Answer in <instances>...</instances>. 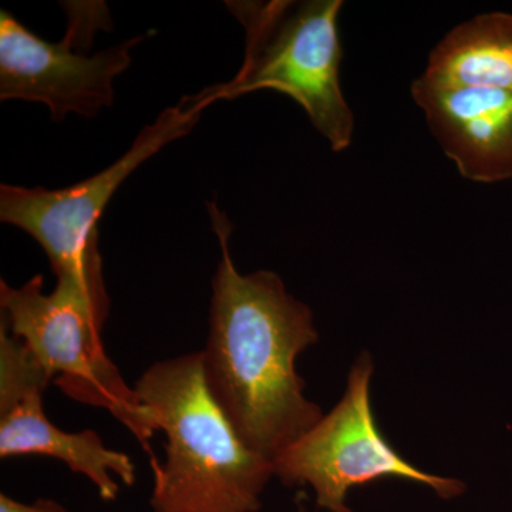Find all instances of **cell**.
Segmentation results:
<instances>
[{
	"label": "cell",
	"instance_id": "2",
	"mask_svg": "<svg viewBox=\"0 0 512 512\" xmlns=\"http://www.w3.org/2000/svg\"><path fill=\"white\" fill-rule=\"evenodd\" d=\"M165 436L153 512H258L274 461L239 439L205 384L200 352L153 363L134 384Z\"/></svg>",
	"mask_w": 512,
	"mask_h": 512
},
{
	"label": "cell",
	"instance_id": "8",
	"mask_svg": "<svg viewBox=\"0 0 512 512\" xmlns=\"http://www.w3.org/2000/svg\"><path fill=\"white\" fill-rule=\"evenodd\" d=\"M49 384L26 346L0 323V457L56 458L87 478L101 500H117L120 484H136V464L107 447L97 431L70 433L52 423L43 407Z\"/></svg>",
	"mask_w": 512,
	"mask_h": 512
},
{
	"label": "cell",
	"instance_id": "4",
	"mask_svg": "<svg viewBox=\"0 0 512 512\" xmlns=\"http://www.w3.org/2000/svg\"><path fill=\"white\" fill-rule=\"evenodd\" d=\"M245 30L244 62L215 100L275 90L295 100L335 153L350 147L355 119L340 86V0L225 2Z\"/></svg>",
	"mask_w": 512,
	"mask_h": 512
},
{
	"label": "cell",
	"instance_id": "6",
	"mask_svg": "<svg viewBox=\"0 0 512 512\" xmlns=\"http://www.w3.org/2000/svg\"><path fill=\"white\" fill-rule=\"evenodd\" d=\"M373 370L369 353L357 357L339 402L275 458V477L286 487L311 488L316 505L326 512H353L350 491L380 478L413 481L443 500L463 495V481L426 473L390 446L373 413Z\"/></svg>",
	"mask_w": 512,
	"mask_h": 512
},
{
	"label": "cell",
	"instance_id": "10",
	"mask_svg": "<svg viewBox=\"0 0 512 512\" xmlns=\"http://www.w3.org/2000/svg\"><path fill=\"white\" fill-rule=\"evenodd\" d=\"M420 77L439 86L512 90V15L485 13L451 30Z\"/></svg>",
	"mask_w": 512,
	"mask_h": 512
},
{
	"label": "cell",
	"instance_id": "1",
	"mask_svg": "<svg viewBox=\"0 0 512 512\" xmlns=\"http://www.w3.org/2000/svg\"><path fill=\"white\" fill-rule=\"evenodd\" d=\"M208 210L221 259L200 350L205 384L245 446L274 461L323 416L296 369L298 357L318 343V329L281 276L238 271L229 251L231 221L215 202Z\"/></svg>",
	"mask_w": 512,
	"mask_h": 512
},
{
	"label": "cell",
	"instance_id": "12",
	"mask_svg": "<svg viewBox=\"0 0 512 512\" xmlns=\"http://www.w3.org/2000/svg\"><path fill=\"white\" fill-rule=\"evenodd\" d=\"M298 512H308V511H306V507H305V505H303V503H299Z\"/></svg>",
	"mask_w": 512,
	"mask_h": 512
},
{
	"label": "cell",
	"instance_id": "9",
	"mask_svg": "<svg viewBox=\"0 0 512 512\" xmlns=\"http://www.w3.org/2000/svg\"><path fill=\"white\" fill-rule=\"evenodd\" d=\"M412 96L464 178L483 184L512 180V90L439 86L419 77Z\"/></svg>",
	"mask_w": 512,
	"mask_h": 512
},
{
	"label": "cell",
	"instance_id": "3",
	"mask_svg": "<svg viewBox=\"0 0 512 512\" xmlns=\"http://www.w3.org/2000/svg\"><path fill=\"white\" fill-rule=\"evenodd\" d=\"M35 275L20 288L0 282L2 323L19 339L50 383L70 399L107 410L144 447L158 433L153 414L104 350L101 332L110 315L103 272L57 279L45 293Z\"/></svg>",
	"mask_w": 512,
	"mask_h": 512
},
{
	"label": "cell",
	"instance_id": "11",
	"mask_svg": "<svg viewBox=\"0 0 512 512\" xmlns=\"http://www.w3.org/2000/svg\"><path fill=\"white\" fill-rule=\"evenodd\" d=\"M0 512H67V510L63 505L49 498H39L33 503H23L8 494H0Z\"/></svg>",
	"mask_w": 512,
	"mask_h": 512
},
{
	"label": "cell",
	"instance_id": "7",
	"mask_svg": "<svg viewBox=\"0 0 512 512\" xmlns=\"http://www.w3.org/2000/svg\"><path fill=\"white\" fill-rule=\"evenodd\" d=\"M66 35L46 42L9 12H0V100L45 104L55 121L70 113L93 119L113 106V83L130 67L131 50L144 36L89 55L99 30H110L103 2H64Z\"/></svg>",
	"mask_w": 512,
	"mask_h": 512
},
{
	"label": "cell",
	"instance_id": "5",
	"mask_svg": "<svg viewBox=\"0 0 512 512\" xmlns=\"http://www.w3.org/2000/svg\"><path fill=\"white\" fill-rule=\"evenodd\" d=\"M215 103L210 87L185 96L140 131L110 167L62 190L0 185V221L20 228L46 252L56 278L103 272L99 222L113 195L148 158L191 133L202 111Z\"/></svg>",
	"mask_w": 512,
	"mask_h": 512
}]
</instances>
